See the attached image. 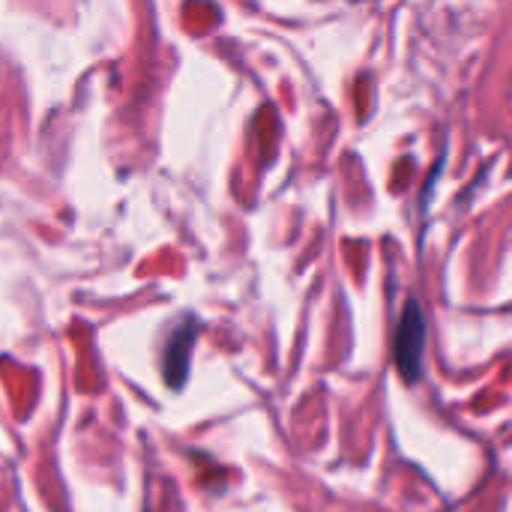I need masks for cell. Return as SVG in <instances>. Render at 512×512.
<instances>
[{
  "mask_svg": "<svg viewBox=\"0 0 512 512\" xmlns=\"http://www.w3.org/2000/svg\"><path fill=\"white\" fill-rule=\"evenodd\" d=\"M423 354H426V312L417 300H408L396 327V369L405 384H417L423 375Z\"/></svg>",
  "mask_w": 512,
  "mask_h": 512,
  "instance_id": "obj_1",
  "label": "cell"
},
{
  "mask_svg": "<svg viewBox=\"0 0 512 512\" xmlns=\"http://www.w3.org/2000/svg\"><path fill=\"white\" fill-rule=\"evenodd\" d=\"M195 339H198V321L195 318H183L168 342H165V363H162V372H165V381L180 390L186 375H189V360H192V348H195Z\"/></svg>",
  "mask_w": 512,
  "mask_h": 512,
  "instance_id": "obj_2",
  "label": "cell"
}]
</instances>
